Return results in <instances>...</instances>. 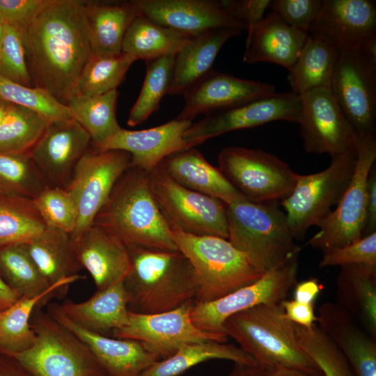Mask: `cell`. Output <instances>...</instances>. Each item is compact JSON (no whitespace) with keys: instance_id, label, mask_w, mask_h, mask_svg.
<instances>
[{"instance_id":"4dcf8cb0","label":"cell","mask_w":376,"mask_h":376,"mask_svg":"<svg viewBox=\"0 0 376 376\" xmlns=\"http://www.w3.org/2000/svg\"><path fill=\"white\" fill-rule=\"evenodd\" d=\"M24 246L50 286L79 275L82 269L70 234L62 230L46 227Z\"/></svg>"},{"instance_id":"52a82bcc","label":"cell","mask_w":376,"mask_h":376,"mask_svg":"<svg viewBox=\"0 0 376 376\" xmlns=\"http://www.w3.org/2000/svg\"><path fill=\"white\" fill-rule=\"evenodd\" d=\"M31 324L33 344L10 356L34 376H105L89 347L42 306L33 311Z\"/></svg>"},{"instance_id":"74e56055","label":"cell","mask_w":376,"mask_h":376,"mask_svg":"<svg viewBox=\"0 0 376 376\" xmlns=\"http://www.w3.org/2000/svg\"><path fill=\"white\" fill-rule=\"evenodd\" d=\"M46 227L33 199L0 194V249L25 244Z\"/></svg>"},{"instance_id":"4316f807","label":"cell","mask_w":376,"mask_h":376,"mask_svg":"<svg viewBox=\"0 0 376 376\" xmlns=\"http://www.w3.org/2000/svg\"><path fill=\"white\" fill-rule=\"evenodd\" d=\"M47 306L76 325L102 335L129 323L128 297L123 281L97 290L85 301L75 303L68 300Z\"/></svg>"},{"instance_id":"2e32d148","label":"cell","mask_w":376,"mask_h":376,"mask_svg":"<svg viewBox=\"0 0 376 376\" xmlns=\"http://www.w3.org/2000/svg\"><path fill=\"white\" fill-rule=\"evenodd\" d=\"M194 302L157 313L130 311L128 324L113 331L112 335L139 341L160 360L171 356L187 344L206 340L226 343L228 336L203 331L195 326L191 318Z\"/></svg>"},{"instance_id":"d4e9b609","label":"cell","mask_w":376,"mask_h":376,"mask_svg":"<svg viewBox=\"0 0 376 376\" xmlns=\"http://www.w3.org/2000/svg\"><path fill=\"white\" fill-rule=\"evenodd\" d=\"M318 326L346 358L356 376H376V343L359 328L337 303L325 302L318 310Z\"/></svg>"},{"instance_id":"9c48e42d","label":"cell","mask_w":376,"mask_h":376,"mask_svg":"<svg viewBox=\"0 0 376 376\" xmlns=\"http://www.w3.org/2000/svg\"><path fill=\"white\" fill-rule=\"evenodd\" d=\"M357 155L331 157L323 171L297 175L292 193L280 201L295 240H302L312 226H317L339 202L352 178Z\"/></svg>"},{"instance_id":"ac0fdd59","label":"cell","mask_w":376,"mask_h":376,"mask_svg":"<svg viewBox=\"0 0 376 376\" xmlns=\"http://www.w3.org/2000/svg\"><path fill=\"white\" fill-rule=\"evenodd\" d=\"M308 35L337 51L357 49L376 41V2L323 0Z\"/></svg>"},{"instance_id":"5bb4252c","label":"cell","mask_w":376,"mask_h":376,"mask_svg":"<svg viewBox=\"0 0 376 376\" xmlns=\"http://www.w3.org/2000/svg\"><path fill=\"white\" fill-rule=\"evenodd\" d=\"M300 96L293 93H274L241 104L217 111L193 123L184 134L189 148L202 144L225 133L258 127L276 120L299 123Z\"/></svg>"},{"instance_id":"94428289","label":"cell","mask_w":376,"mask_h":376,"mask_svg":"<svg viewBox=\"0 0 376 376\" xmlns=\"http://www.w3.org/2000/svg\"><path fill=\"white\" fill-rule=\"evenodd\" d=\"M7 105H8V102L3 100H0V123L4 115Z\"/></svg>"},{"instance_id":"6da1fadb","label":"cell","mask_w":376,"mask_h":376,"mask_svg":"<svg viewBox=\"0 0 376 376\" xmlns=\"http://www.w3.org/2000/svg\"><path fill=\"white\" fill-rule=\"evenodd\" d=\"M82 0H47L22 29L34 86L66 104L91 56Z\"/></svg>"},{"instance_id":"8992f818","label":"cell","mask_w":376,"mask_h":376,"mask_svg":"<svg viewBox=\"0 0 376 376\" xmlns=\"http://www.w3.org/2000/svg\"><path fill=\"white\" fill-rule=\"evenodd\" d=\"M172 231L178 249L189 260L194 272L196 303L219 299L264 274L227 239Z\"/></svg>"},{"instance_id":"60d3db41","label":"cell","mask_w":376,"mask_h":376,"mask_svg":"<svg viewBox=\"0 0 376 376\" xmlns=\"http://www.w3.org/2000/svg\"><path fill=\"white\" fill-rule=\"evenodd\" d=\"M175 54L146 61V74L140 94L132 107L127 125L134 127L145 122L160 107L169 93L173 79Z\"/></svg>"},{"instance_id":"f1b7e54d","label":"cell","mask_w":376,"mask_h":376,"mask_svg":"<svg viewBox=\"0 0 376 376\" xmlns=\"http://www.w3.org/2000/svg\"><path fill=\"white\" fill-rule=\"evenodd\" d=\"M158 166L184 187L219 199L226 205L245 198L218 167L210 164L195 148L171 155Z\"/></svg>"},{"instance_id":"bcb514c9","label":"cell","mask_w":376,"mask_h":376,"mask_svg":"<svg viewBox=\"0 0 376 376\" xmlns=\"http://www.w3.org/2000/svg\"><path fill=\"white\" fill-rule=\"evenodd\" d=\"M33 200L47 227L72 235L77 225L78 210L75 201L65 189L47 186Z\"/></svg>"},{"instance_id":"f5cc1de1","label":"cell","mask_w":376,"mask_h":376,"mask_svg":"<svg viewBox=\"0 0 376 376\" xmlns=\"http://www.w3.org/2000/svg\"><path fill=\"white\" fill-rule=\"evenodd\" d=\"M285 317L292 323L310 329L317 322L314 304H305L294 299L280 302Z\"/></svg>"},{"instance_id":"603a6c76","label":"cell","mask_w":376,"mask_h":376,"mask_svg":"<svg viewBox=\"0 0 376 376\" xmlns=\"http://www.w3.org/2000/svg\"><path fill=\"white\" fill-rule=\"evenodd\" d=\"M47 312L89 347L105 376H141L160 360L138 340L109 338L76 325L49 306Z\"/></svg>"},{"instance_id":"f907efd6","label":"cell","mask_w":376,"mask_h":376,"mask_svg":"<svg viewBox=\"0 0 376 376\" xmlns=\"http://www.w3.org/2000/svg\"><path fill=\"white\" fill-rule=\"evenodd\" d=\"M47 0H0V19L24 29Z\"/></svg>"},{"instance_id":"7bdbcfd3","label":"cell","mask_w":376,"mask_h":376,"mask_svg":"<svg viewBox=\"0 0 376 376\" xmlns=\"http://www.w3.org/2000/svg\"><path fill=\"white\" fill-rule=\"evenodd\" d=\"M47 186L29 154L0 152V194L34 199Z\"/></svg>"},{"instance_id":"d6a6232c","label":"cell","mask_w":376,"mask_h":376,"mask_svg":"<svg viewBox=\"0 0 376 376\" xmlns=\"http://www.w3.org/2000/svg\"><path fill=\"white\" fill-rule=\"evenodd\" d=\"M0 276L21 297L42 295L58 297L70 284L82 278L79 274L50 286L31 259L24 244L0 249Z\"/></svg>"},{"instance_id":"680465c9","label":"cell","mask_w":376,"mask_h":376,"mask_svg":"<svg viewBox=\"0 0 376 376\" xmlns=\"http://www.w3.org/2000/svg\"><path fill=\"white\" fill-rule=\"evenodd\" d=\"M265 369L267 376H324L321 371L309 373L298 369L279 366Z\"/></svg>"},{"instance_id":"681fc988","label":"cell","mask_w":376,"mask_h":376,"mask_svg":"<svg viewBox=\"0 0 376 376\" xmlns=\"http://www.w3.org/2000/svg\"><path fill=\"white\" fill-rule=\"evenodd\" d=\"M322 3V0H274L269 8L291 27L308 33Z\"/></svg>"},{"instance_id":"7a4b0ae2","label":"cell","mask_w":376,"mask_h":376,"mask_svg":"<svg viewBox=\"0 0 376 376\" xmlns=\"http://www.w3.org/2000/svg\"><path fill=\"white\" fill-rule=\"evenodd\" d=\"M93 224L127 246L178 251L173 233L152 195L149 173L130 166L118 178Z\"/></svg>"},{"instance_id":"3957f363","label":"cell","mask_w":376,"mask_h":376,"mask_svg":"<svg viewBox=\"0 0 376 376\" xmlns=\"http://www.w3.org/2000/svg\"><path fill=\"white\" fill-rule=\"evenodd\" d=\"M127 247L130 265L123 283L130 312L162 313L194 301L197 293L194 272L179 250Z\"/></svg>"},{"instance_id":"cb8c5ba5","label":"cell","mask_w":376,"mask_h":376,"mask_svg":"<svg viewBox=\"0 0 376 376\" xmlns=\"http://www.w3.org/2000/svg\"><path fill=\"white\" fill-rule=\"evenodd\" d=\"M77 260L97 290L123 281L130 268L127 246L104 228L92 224L73 241Z\"/></svg>"},{"instance_id":"d6986e66","label":"cell","mask_w":376,"mask_h":376,"mask_svg":"<svg viewBox=\"0 0 376 376\" xmlns=\"http://www.w3.org/2000/svg\"><path fill=\"white\" fill-rule=\"evenodd\" d=\"M91 143L74 119L51 121L30 152L48 187L65 188Z\"/></svg>"},{"instance_id":"1f68e13d","label":"cell","mask_w":376,"mask_h":376,"mask_svg":"<svg viewBox=\"0 0 376 376\" xmlns=\"http://www.w3.org/2000/svg\"><path fill=\"white\" fill-rule=\"evenodd\" d=\"M337 303L358 318L376 338V266L350 265L340 267L337 279Z\"/></svg>"},{"instance_id":"f546056e","label":"cell","mask_w":376,"mask_h":376,"mask_svg":"<svg viewBox=\"0 0 376 376\" xmlns=\"http://www.w3.org/2000/svg\"><path fill=\"white\" fill-rule=\"evenodd\" d=\"M240 33L235 29H217L190 37L175 54L168 94L182 95L207 74L223 45Z\"/></svg>"},{"instance_id":"30bf717a","label":"cell","mask_w":376,"mask_h":376,"mask_svg":"<svg viewBox=\"0 0 376 376\" xmlns=\"http://www.w3.org/2000/svg\"><path fill=\"white\" fill-rule=\"evenodd\" d=\"M218 169L246 200L279 202L292 191L297 177L290 166L260 149L230 146L221 150Z\"/></svg>"},{"instance_id":"f6af8a7d","label":"cell","mask_w":376,"mask_h":376,"mask_svg":"<svg viewBox=\"0 0 376 376\" xmlns=\"http://www.w3.org/2000/svg\"><path fill=\"white\" fill-rule=\"evenodd\" d=\"M0 100L34 110L49 121L72 118L67 106L46 90L26 86L1 75Z\"/></svg>"},{"instance_id":"6125c7cd","label":"cell","mask_w":376,"mask_h":376,"mask_svg":"<svg viewBox=\"0 0 376 376\" xmlns=\"http://www.w3.org/2000/svg\"><path fill=\"white\" fill-rule=\"evenodd\" d=\"M3 31H4V24L0 19V44L1 42L2 37H3Z\"/></svg>"},{"instance_id":"f35d334b","label":"cell","mask_w":376,"mask_h":376,"mask_svg":"<svg viewBox=\"0 0 376 376\" xmlns=\"http://www.w3.org/2000/svg\"><path fill=\"white\" fill-rule=\"evenodd\" d=\"M50 122L34 110L8 103L0 123V152L30 154Z\"/></svg>"},{"instance_id":"7c38bea8","label":"cell","mask_w":376,"mask_h":376,"mask_svg":"<svg viewBox=\"0 0 376 376\" xmlns=\"http://www.w3.org/2000/svg\"><path fill=\"white\" fill-rule=\"evenodd\" d=\"M376 159V138L359 139L352 178L336 208L317 225L319 230L308 244L323 252L361 237L366 221L367 181Z\"/></svg>"},{"instance_id":"c3c4849f","label":"cell","mask_w":376,"mask_h":376,"mask_svg":"<svg viewBox=\"0 0 376 376\" xmlns=\"http://www.w3.org/2000/svg\"><path fill=\"white\" fill-rule=\"evenodd\" d=\"M366 265L376 266V232L324 252L320 267Z\"/></svg>"},{"instance_id":"83f0119b","label":"cell","mask_w":376,"mask_h":376,"mask_svg":"<svg viewBox=\"0 0 376 376\" xmlns=\"http://www.w3.org/2000/svg\"><path fill=\"white\" fill-rule=\"evenodd\" d=\"M84 13L91 53L97 56L120 54L129 26L141 15L134 0L84 1Z\"/></svg>"},{"instance_id":"9f6ffc18","label":"cell","mask_w":376,"mask_h":376,"mask_svg":"<svg viewBox=\"0 0 376 376\" xmlns=\"http://www.w3.org/2000/svg\"><path fill=\"white\" fill-rule=\"evenodd\" d=\"M0 376H34L13 357L0 352Z\"/></svg>"},{"instance_id":"44dd1931","label":"cell","mask_w":376,"mask_h":376,"mask_svg":"<svg viewBox=\"0 0 376 376\" xmlns=\"http://www.w3.org/2000/svg\"><path fill=\"white\" fill-rule=\"evenodd\" d=\"M275 92L271 84L211 70L182 94L185 105L176 118L192 121L200 114L205 116Z\"/></svg>"},{"instance_id":"d590c367","label":"cell","mask_w":376,"mask_h":376,"mask_svg":"<svg viewBox=\"0 0 376 376\" xmlns=\"http://www.w3.org/2000/svg\"><path fill=\"white\" fill-rule=\"evenodd\" d=\"M190 37L139 15L125 33L122 52L146 61L175 54Z\"/></svg>"},{"instance_id":"db71d44e","label":"cell","mask_w":376,"mask_h":376,"mask_svg":"<svg viewBox=\"0 0 376 376\" xmlns=\"http://www.w3.org/2000/svg\"><path fill=\"white\" fill-rule=\"evenodd\" d=\"M376 232V169L370 171L366 189V221L363 236Z\"/></svg>"},{"instance_id":"7402d4cb","label":"cell","mask_w":376,"mask_h":376,"mask_svg":"<svg viewBox=\"0 0 376 376\" xmlns=\"http://www.w3.org/2000/svg\"><path fill=\"white\" fill-rule=\"evenodd\" d=\"M191 123V120L175 118L149 129L129 130L121 127L99 145L91 146L100 151H125L131 155V166L149 173L171 155L190 148L184 134Z\"/></svg>"},{"instance_id":"e575fe53","label":"cell","mask_w":376,"mask_h":376,"mask_svg":"<svg viewBox=\"0 0 376 376\" xmlns=\"http://www.w3.org/2000/svg\"><path fill=\"white\" fill-rule=\"evenodd\" d=\"M213 359L258 365L240 347L215 340H206L182 346L171 356L153 363L141 376H178L198 364Z\"/></svg>"},{"instance_id":"277c9868","label":"cell","mask_w":376,"mask_h":376,"mask_svg":"<svg viewBox=\"0 0 376 376\" xmlns=\"http://www.w3.org/2000/svg\"><path fill=\"white\" fill-rule=\"evenodd\" d=\"M224 331L264 368L321 371L299 344L293 323L280 303L263 304L239 312L226 319Z\"/></svg>"},{"instance_id":"5b68a950","label":"cell","mask_w":376,"mask_h":376,"mask_svg":"<svg viewBox=\"0 0 376 376\" xmlns=\"http://www.w3.org/2000/svg\"><path fill=\"white\" fill-rule=\"evenodd\" d=\"M228 240L263 274L297 258L285 213L279 202L256 203L245 198L226 206Z\"/></svg>"},{"instance_id":"8fae6325","label":"cell","mask_w":376,"mask_h":376,"mask_svg":"<svg viewBox=\"0 0 376 376\" xmlns=\"http://www.w3.org/2000/svg\"><path fill=\"white\" fill-rule=\"evenodd\" d=\"M148 173L154 198L172 230L228 240L226 203L184 187L159 166Z\"/></svg>"},{"instance_id":"ab89813d","label":"cell","mask_w":376,"mask_h":376,"mask_svg":"<svg viewBox=\"0 0 376 376\" xmlns=\"http://www.w3.org/2000/svg\"><path fill=\"white\" fill-rule=\"evenodd\" d=\"M52 298L49 295L20 297L13 305L0 311V352L13 355L30 348L36 335L31 324L32 313Z\"/></svg>"},{"instance_id":"484cf974","label":"cell","mask_w":376,"mask_h":376,"mask_svg":"<svg viewBox=\"0 0 376 376\" xmlns=\"http://www.w3.org/2000/svg\"><path fill=\"white\" fill-rule=\"evenodd\" d=\"M308 33L294 29L271 12L247 30L244 62L273 63L288 70L299 55Z\"/></svg>"},{"instance_id":"836d02e7","label":"cell","mask_w":376,"mask_h":376,"mask_svg":"<svg viewBox=\"0 0 376 376\" xmlns=\"http://www.w3.org/2000/svg\"><path fill=\"white\" fill-rule=\"evenodd\" d=\"M338 51L308 35L296 61L288 70L291 92L299 96L319 88H330Z\"/></svg>"},{"instance_id":"91938a15","label":"cell","mask_w":376,"mask_h":376,"mask_svg":"<svg viewBox=\"0 0 376 376\" xmlns=\"http://www.w3.org/2000/svg\"><path fill=\"white\" fill-rule=\"evenodd\" d=\"M21 297L10 289L0 276V311L13 305Z\"/></svg>"},{"instance_id":"ba28073f","label":"cell","mask_w":376,"mask_h":376,"mask_svg":"<svg viewBox=\"0 0 376 376\" xmlns=\"http://www.w3.org/2000/svg\"><path fill=\"white\" fill-rule=\"evenodd\" d=\"M330 90L358 140L376 138V41L338 51Z\"/></svg>"},{"instance_id":"4fadbf2b","label":"cell","mask_w":376,"mask_h":376,"mask_svg":"<svg viewBox=\"0 0 376 376\" xmlns=\"http://www.w3.org/2000/svg\"><path fill=\"white\" fill-rule=\"evenodd\" d=\"M297 273L298 261L295 258L224 297L208 302H194L192 322L203 331L228 336L224 331L226 319L260 304H279L285 299L297 283Z\"/></svg>"},{"instance_id":"11a10c76","label":"cell","mask_w":376,"mask_h":376,"mask_svg":"<svg viewBox=\"0 0 376 376\" xmlns=\"http://www.w3.org/2000/svg\"><path fill=\"white\" fill-rule=\"evenodd\" d=\"M322 288V285L315 278L297 283L294 286V300L301 303L314 304Z\"/></svg>"},{"instance_id":"b9f144b4","label":"cell","mask_w":376,"mask_h":376,"mask_svg":"<svg viewBox=\"0 0 376 376\" xmlns=\"http://www.w3.org/2000/svg\"><path fill=\"white\" fill-rule=\"evenodd\" d=\"M135 61L134 56L123 52L113 56L91 54L81 73L77 93L92 97L117 89Z\"/></svg>"},{"instance_id":"ee69618b","label":"cell","mask_w":376,"mask_h":376,"mask_svg":"<svg viewBox=\"0 0 376 376\" xmlns=\"http://www.w3.org/2000/svg\"><path fill=\"white\" fill-rule=\"evenodd\" d=\"M293 325L299 344L324 376H356L342 352L316 324L310 329Z\"/></svg>"},{"instance_id":"8d00e7d4","label":"cell","mask_w":376,"mask_h":376,"mask_svg":"<svg viewBox=\"0 0 376 376\" xmlns=\"http://www.w3.org/2000/svg\"><path fill=\"white\" fill-rule=\"evenodd\" d=\"M118 95L117 89L92 97L77 93L65 104L71 118L88 132L93 146L121 128L116 118Z\"/></svg>"},{"instance_id":"6f0895ef","label":"cell","mask_w":376,"mask_h":376,"mask_svg":"<svg viewBox=\"0 0 376 376\" xmlns=\"http://www.w3.org/2000/svg\"><path fill=\"white\" fill-rule=\"evenodd\" d=\"M229 376H267L266 370L259 365L235 363Z\"/></svg>"},{"instance_id":"816d5d0a","label":"cell","mask_w":376,"mask_h":376,"mask_svg":"<svg viewBox=\"0 0 376 376\" xmlns=\"http://www.w3.org/2000/svg\"><path fill=\"white\" fill-rule=\"evenodd\" d=\"M270 0H227L226 6L230 15L245 23L249 29L261 22L265 11L269 8Z\"/></svg>"},{"instance_id":"9a60e30c","label":"cell","mask_w":376,"mask_h":376,"mask_svg":"<svg viewBox=\"0 0 376 376\" xmlns=\"http://www.w3.org/2000/svg\"><path fill=\"white\" fill-rule=\"evenodd\" d=\"M131 166V155L123 150L100 151L89 147L77 163L65 188L76 202L77 225L72 241L90 226L122 174Z\"/></svg>"},{"instance_id":"e0dca14e","label":"cell","mask_w":376,"mask_h":376,"mask_svg":"<svg viewBox=\"0 0 376 376\" xmlns=\"http://www.w3.org/2000/svg\"><path fill=\"white\" fill-rule=\"evenodd\" d=\"M298 124L305 150L331 157L357 155L359 140L330 88H319L300 96Z\"/></svg>"},{"instance_id":"ffe728a7","label":"cell","mask_w":376,"mask_h":376,"mask_svg":"<svg viewBox=\"0 0 376 376\" xmlns=\"http://www.w3.org/2000/svg\"><path fill=\"white\" fill-rule=\"evenodd\" d=\"M140 14L188 36L217 29H247L235 19L225 1L134 0Z\"/></svg>"},{"instance_id":"7dc6e473","label":"cell","mask_w":376,"mask_h":376,"mask_svg":"<svg viewBox=\"0 0 376 376\" xmlns=\"http://www.w3.org/2000/svg\"><path fill=\"white\" fill-rule=\"evenodd\" d=\"M0 75L26 86H32L26 62L22 29L4 24L0 44Z\"/></svg>"}]
</instances>
